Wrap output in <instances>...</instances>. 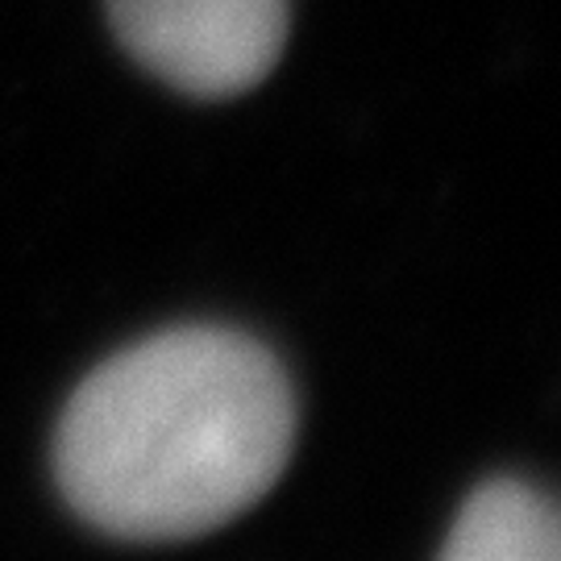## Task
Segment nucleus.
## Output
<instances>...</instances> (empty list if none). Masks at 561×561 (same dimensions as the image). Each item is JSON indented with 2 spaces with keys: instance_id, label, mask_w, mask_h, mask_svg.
<instances>
[{
  "instance_id": "f257e3e1",
  "label": "nucleus",
  "mask_w": 561,
  "mask_h": 561,
  "mask_svg": "<svg viewBox=\"0 0 561 561\" xmlns=\"http://www.w3.org/2000/svg\"><path fill=\"white\" fill-rule=\"evenodd\" d=\"M296 445L283 362L250 333L183 324L101 362L55 428V482L104 537L187 541L238 520Z\"/></svg>"
},
{
  "instance_id": "f03ea898",
  "label": "nucleus",
  "mask_w": 561,
  "mask_h": 561,
  "mask_svg": "<svg viewBox=\"0 0 561 561\" xmlns=\"http://www.w3.org/2000/svg\"><path fill=\"white\" fill-rule=\"evenodd\" d=\"M117 42L175 92L225 101L259 88L287 42V0H104Z\"/></svg>"
},
{
  "instance_id": "7ed1b4c3",
  "label": "nucleus",
  "mask_w": 561,
  "mask_h": 561,
  "mask_svg": "<svg viewBox=\"0 0 561 561\" xmlns=\"http://www.w3.org/2000/svg\"><path fill=\"white\" fill-rule=\"evenodd\" d=\"M558 507L520 479L482 482L442 545L445 561H558Z\"/></svg>"
}]
</instances>
